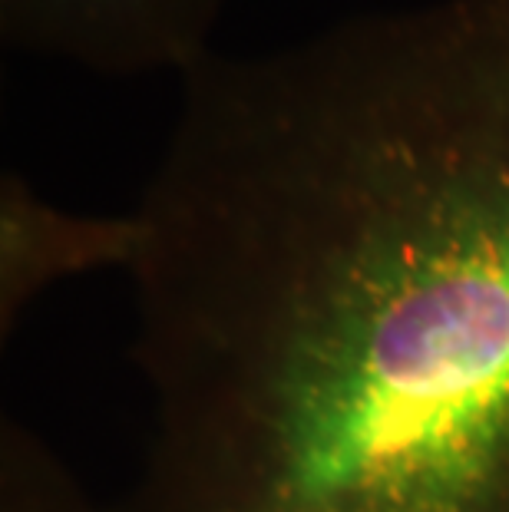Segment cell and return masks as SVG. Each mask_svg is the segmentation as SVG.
I'll list each match as a JSON object with an SVG mask.
<instances>
[{"instance_id": "3", "label": "cell", "mask_w": 509, "mask_h": 512, "mask_svg": "<svg viewBox=\"0 0 509 512\" xmlns=\"http://www.w3.org/2000/svg\"><path fill=\"white\" fill-rule=\"evenodd\" d=\"M146 245L139 212L90 215L53 205L17 169L0 172V337L40 294L93 271H133Z\"/></svg>"}, {"instance_id": "4", "label": "cell", "mask_w": 509, "mask_h": 512, "mask_svg": "<svg viewBox=\"0 0 509 512\" xmlns=\"http://www.w3.org/2000/svg\"><path fill=\"white\" fill-rule=\"evenodd\" d=\"M0 512H100V503H93L67 460L37 430L4 413Z\"/></svg>"}, {"instance_id": "1", "label": "cell", "mask_w": 509, "mask_h": 512, "mask_svg": "<svg viewBox=\"0 0 509 512\" xmlns=\"http://www.w3.org/2000/svg\"><path fill=\"white\" fill-rule=\"evenodd\" d=\"M136 212L100 512H509V0L209 53Z\"/></svg>"}, {"instance_id": "2", "label": "cell", "mask_w": 509, "mask_h": 512, "mask_svg": "<svg viewBox=\"0 0 509 512\" xmlns=\"http://www.w3.org/2000/svg\"><path fill=\"white\" fill-rule=\"evenodd\" d=\"M232 0H0V43L100 76L176 73L215 53Z\"/></svg>"}]
</instances>
